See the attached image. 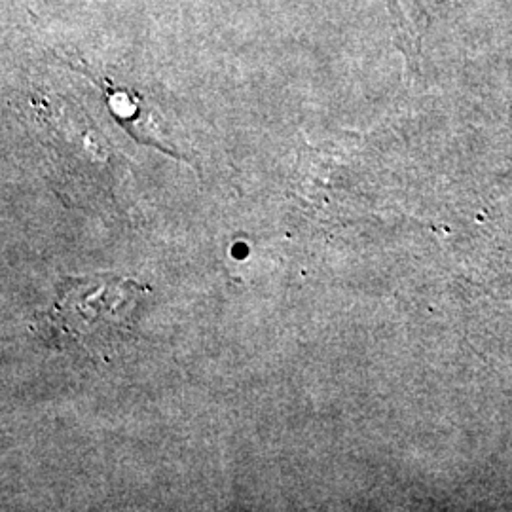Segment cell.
Listing matches in <instances>:
<instances>
[{"mask_svg": "<svg viewBox=\"0 0 512 512\" xmlns=\"http://www.w3.org/2000/svg\"><path fill=\"white\" fill-rule=\"evenodd\" d=\"M145 289L120 275L65 277L52 308L38 311V334L54 348L92 357L109 355L128 340Z\"/></svg>", "mask_w": 512, "mask_h": 512, "instance_id": "1", "label": "cell"}]
</instances>
